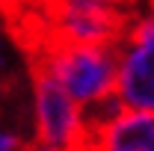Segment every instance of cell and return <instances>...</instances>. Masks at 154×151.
Masks as SVG:
<instances>
[{
  "mask_svg": "<svg viewBox=\"0 0 154 151\" xmlns=\"http://www.w3.org/2000/svg\"><path fill=\"white\" fill-rule=\"evenodd\" d=\"M30 65L51 74L71 101L89 107L113 95L116 86V45H80V42H48L36 51Z\"/></svg>",
  "mask_w": 154,
  "mask_h": 151,
  "instance_id": "1",
  "label": "cell"
},
{
  "mask_svg": "<svg viewBox=\"0 0 154 151\" xmlns=\"http://www.w3.org/2000/svg\"><path fill=\"white\" fill-rule=\"evenodd\" d=\"M122 107L154 110V0L139 12H128L116 42V86Z\"/></svg>",
  "mask_w": 154,
  "mask_h": 151,
  "instance_id": "2",
  "label": "cell"
},
{
  "mask_svg": "<svg viewBox=\"0 0 154 151\" xmlns=\"http://www.w3.org/2000/svg\"><path fill=\"white\" fill-rule=\"evenodd\" d=\"M30 142L51 148H74L89 142V125L83 107L71 101V95L51 74L30 65Z\"/></svg>",
  "mask_w": 154,
  "mask_h": 151,
  "instance_id": "3",
  "label": "cell"
},
{
  "mask_svg": "<svg viewBox=\"0 0 154 151\" xmlns=\"http://www.w3.org/2000/svg\"><path fill=\"white\" fill-rule=\"evenodd\" d=\"M48 6V42L80 45H116L128 21L125 0H45Z\"/></svg>",
  "mask_w": 154,
  "mask_h": 151,
  "instance_id": "4",
  "label": "cell"
},
{
  "mask_svg": "<svg viewBox=\"0 0 154 151\" xmlns=\"http://www.w3.org/2000/svg\"><path fill=\"white\" fill-rule=\"evenodd\" d=\"M92 151H154V110H131L119 113L89 133Z\"/></svg>",
  "mask_w": 154,
  "mask_h": 151,
  "instance_id": "5",
  "label": "cell"
},
{
  "mask_svg": "<svg viewBox=\"0 0 154 151\" xmlns=\"http://www.w3.org/2000/svg\"><path fill=\"white\" fill-rule=\"evenodd\" d=\"M6 18H9V12H0V101L15 89V83L24 71H30V65L24 62V54L18 48V36L6 24Z\"/></svg>",
  "mask_w": 154,
  "mask_h": 151,
  "instance_id": "6",
  "label": "cell"
},
{
  "mask_svg": "<svg viewBox=\"0 0 154 151\" xmlns=\"http://www.w3.org/2000/svg\"><path fill=\"white\" fill-rule=\"evenodd\" d=\"M30 145V139L18 131L15 125H0V151H24Z\"/></svg>",
  "mask_w": 154,
  "mask_h": 151,
  "instance_id": "7",
  "label": "cell"
},
{
  "mask_svg": "<svg viewBox=\"0 0 154 151\" xmlns=\"http://www.w3.org/2000/svg\"><path fill=\"white\" fill-rule=\"evenodd\" d=\"M38 0H0V12H18V9H27V6H33Z\"/></svg>",
  "mask_w": 154,
  "mask_h": 151,
  "instance_id": "8",
  "label": "cell"
},
{
  "mask_svg": "<svg viewBox=\"0 0 154 151\" xmlns=\"http://www.w3.org/2000/svg\"><path fill=\"white\" fill-rule=\"evenodd\" d=\"M24 151H71V148H51V145H38V142H30Z\"/></svg>",
  "mask_w": 154,
  "mask_h": 151,
  "instance_id": "9",
  "label": "cell"
}]
</instances>
